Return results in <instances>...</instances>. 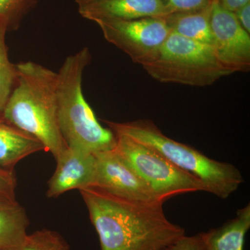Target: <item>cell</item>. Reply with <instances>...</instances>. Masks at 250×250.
Returning <instances> with one entry per match:
<instances>
[{
    "label": "cell",
    "instance_id": "1",
    "mask_svg": "<svg viewBox=\"0 0 250 250\" xmlns=\"http://www.w3.org/2000/svg\"><path fill=\"white\" fill-rule=\"evenodd\" d=\"M80 192L101 250H163L186 235L166 218L162 202L133 201L95 187Z\"/></svg>",
    "mask_w": 250,
    "mask_h": 250
},
{
    "label": "cell",
    "instance_id": "2",
    "mask_svg": "<svg viewBox=\"0 0 250 250\" xmlns=\"http://www.w3.org/2000/svg\"><path fill=\"white\" fill-rule=\"evenodd\" d=\"M16 66L17 82L2 116L39 140L56 159L67 148L59 125L57 72L31 61Z\"/></svg>",
    "mask_w": 250,
    "mask_h": 250
},
{
    "label": "cell",
    "instance_id": "3",
    "mask_svg": "<svg viewBox=\"0 0 250 250\" xmlns=\"http://www.w3.org/2000/svg\"><path fill=\"white\" fill-rule=\"evenodd\" d=\"M91 55L87 47L68 56L57 72L59 128L72 149L96 154L113 150L116 134L100 125L82 91V79Z\"/></svg>",
    "mask_w": 250,
    "mask_h": 250
},
{
    "label": "cell",
    "instance_id": "4",
    "mask_svg": "<svg viewBox=\"0 0 250 250\" xmlns=\"http://www.w3.org/2000/svg\"><path fill=\"white\" fill-rule=\"evenodd\" d=\"M104 122L115 134L125 135L152 148L181 170L195 176L205 185L206 192L219 198H228L244 182L236 166L213 160L195 148L167 137L152 121Z\"/></svg>",
    "mask_w": 250,
    "mask_h": 250
},
{
    "label": "cell",
    "instance_id": "5",
    "mask_svg": "<svg viewBox=\"0 0 250 250\" xmlns=\"http://www.w3.org/2000/svg\"><path fill=\"white\" fill-rule=\"evenodd\" d=\"M143 67L161 83L190 86H208L231 75L219 62L213 46L174 32H171L156 58Z\"/></svg>",
    "mask_w": 250,
    "mask_h": 250
},
{
    "label": "cell",
    "instance_id": "6",
    "mask_svg": "<svg viewBox=\"0 0 250 250\" xmlns=\"http://www.w3.org/2000/svg\"><path fill=\"white\" fill-rule=\"evenodd\" d=\"M115 134V152L149 186L160 201L164 203L171 197L188 192H206L200 179L181 170L152 148L125 135Z\"/></svg>",
    "mask_w": 250,
    "mask_h": 250
},
{
    "label": "cell",
    "instance_id": "7",
    "mask_svg": "<svg viewBox=\"0 0 250 250\" xmlns=\"http://www.w3.org/2000/svg\"><path fill=\"white\" fill-rule=\"evenodd\" d=\"M95 23L108 42L142 66L156 58L172 32L164 17L111 20Z\"/></svg>",
    "mask_w": 250,
    "mask_h": 250
},
{
    "label": "cell",
    "instance_id": "8",
    "mask_svg": "<svg viewBox=\"0 0 250 250\" xmlns=\"http://www.w3.org/2000/svg\"><path fill=\"white\" fill-rule=\"evenodd\" d=\"M213 46L217 58L231 72L250 70V34L247 32L235 16L213 0L210 12Z\"/></svg>",
    "mask_w": 250,
    "mask_h": 250
},
{
    "label": "cell",
    "instance_id": "9",
    "mask_svg": "<svg viewBox=\"0 0 250 250\" xmlns=\"http://www.w3.org/2000/svg\"><path fill=\"white\" fill-rule=\"evenodd\" d=\"M95 154L96 169L92 187L133 201L164 203L114 149Z\"/></svg>",
    "mask_w": 250,
    "mask_h": 250
},
{
    "label": "cell",
    "instance_id": "10",
    "mask_svg": "<svg viewBox=\"0 0 250 250\" xmlns=\"http://www.w3.org/2000/svg\"><path fill=\"white\" fill-rule=\"evenodd\" d=\"M56 161V170L48 182L47 197L57 198L69 190L93 187L96 169L95 154L67 147Z\"/></svg>",
    "mask_w": 250,
    "mask_h": 250
},
{
    "label": "cell",
    "instance_id": "11",
    "mask_svg": "<svg viewBox=\"0 0 250 250\" xmlns=\"http://www.w3.org/2000/svg\"><path fill=\"white\" fill-rule=\"evenodd\" d=\"M78 6L82 17L95 22L166 16L162 0H89Z\"/></svg>",
    "mask_w": 250,
    "mask_h": 250
},
{
    "label": "cell",
    "instance_id": "12",
    "mask_svg": "<svg viewBox=\"0 0 250 250\" xmlns=\"http://www.w3.org/2000/svg\"><path fill=\"white\" fill-rule=\"evenodd\" d=\"M41 151L45 148L39 140L0 115V168L14 170L20 161Z\"/></svg>",
    "mask_w": 250,
    "mask_h": 250
},
{
    "label": "cell",
    "instance_id": "13",
    "mask_svg": "<svg viewBox=\"0 0 250 250\" xmlns=\"http://www.w3.org/2000/svg\"><path fill=\"white\" fill-rule=\"evenodd\" d=\"M29 220L16 198L0 196V250H21Z\"/></svg>",
    "mask_w": 250,
    "mask_h": 250
},
{
    "label": "cell",
    "instance_id": "14",
    "mask_svg": "<svg viewBox=\"0 0 250 250\" xmlns=\"http://www.w3.org/2000/svg\"><path fill=\"white\" fill-rule=\"evenodd\" d=\"M250 228V205L238 210L236 217L220 228L202 232L207 250H244L245 238Z\"/></svg>",
    "mask_w": 250,
    "mask_h": 250
},
{
    "label": "cell",
    "instance_id": "15",
    "mask_svg": "<svg viewBox=\"0 0 250 250\" xmlns=\"http://www.w3.org/2000/svg\"><path fill=\"white\" fill-rule=\"evenodd\" d=\"M210 12L211 4L205 9L170 14L164 18L172 32L189 40L212 45Z\"/></svg>",
    "mask_w": 250,
    "mask_h": 250
},
{
    "label": "cell",
    "instance_id": "16",
    "mask_svg": "<svg viewBox=\"0 0 250 250\" xmlns=\"http://www.w3.org/2000/svg\"><path fill=\"white\" fill-rule=\"evenodd\" d=\"M6 34V31L0 29V115L14 89L18 77L16 65L10 62Z\"/></svg>",
    "mask_w": 250,
    "mask_h": 250
},
{
    "label": "cell",
    "instance_id": "17",
    "mask_svg": "<svg viewBox=\"0 0 250 250\" xmlns=\"http://www.w3.org/2000/svg\"><path fill=\"white\" fill-rule=\"evenodd\" d=\"M36 0H0V29H15L21 19L35 4Z\"/></svg>",
    "mask_w": 250,
    "mask_h": 250
},
{
    "label": "cell",
    "instance_id": "18",
    "mask_svg": "<svg viewBox=\"0 0 250 250\" xmlns=\"http://www.w3.org/2000/svg\"><path fill=\"white\" fill-rule=\"evenodd\" d=\"M21 250H70V248L62 235L43 229L28 234Z\"/></svg>",
    "mask_w": 250,
    "mask_h": 250
},
{
    "label": "cell",
    "instance_id": "19",
    "mask_svg": "<svg viewBox=\"0 0 250 250\" xmlns=\"http://www.w3.org/2000/svg\"><path fill=\"white\" fill-rule=\"evenodd\" d=\"M166 16L205 9L213 0H162ZM165 16V17H166Z\"/></svg>",
    "mask_w": 250,
    "mask_h": 250
},
{
    "label": "cell",
    "instance_id": "20",
    "mask_svg": "<svg viewBox=\"0 0 250 250\" xmlns=\"http://www.w3.org/2000/svg\"><path fill=\"white\" fill-rule=\"evenodd\" d=\"M164 250H207L202 233L187 236L184 235Z\"/></svg>",
    "mask_w": 250,
    "mask_h": 250
},
{
    "label": "cell",
    "instance_id": "21",
    "mask_svg": "<svg viewBox=\"0 0 250 250\" xmlns=\"http://www.w3.org/2000/svg\"><path fill=\"white\" fill-rule=\"evenodd\" d=\"M16 186L17 180L14 170L0 168V196L16 198Z\"/></svg>",
    "mask_w": 250,
    "mask_h": 250
},
{
    "label": "cell",
    "instance_id": "22",
    "mask_svg": "<svg viewBox=\"0 0 250 250\" xmlns=\"http://www.w3.org/2000/svg\"><path fill=\"white\" fill-rule=\"evenodd\" d=\"M241 27L250 34V2L233 12Z\"/></svg>",
    "mask_w": 250,
    "mask_h": 250
},
{
    "label": "cell",
    "instance_id": "23",
    "mask_svg": "<svg viewBox=\"0 0 250 250\" xmlns=\"http://www.w3.org/2000/svg\"><path fill=\"white\" fill-rule=\"evenodd\" d=\"M225 9L235 12L245 4L250 2V0H217Z\"/></svg>",
    "mask_w": 250,
    "mask_h": 250
},
{
    "label": "cell",
    "instance_id": "24",
    "mask_svg": "<svg viewBox=\"0 0 250 250\" xmlns=\"http://www.w3.org/2000/svg\"><path fill=\"white\" fill-rule=\"evenodd\" d=\"M89 1V0H75L77 4H82V3H84L85 1Z\"/></svg>",
    "mask_w": 250,
    "mask_h": 250
},
{
    "label": "cell",
    "instance_id": "25",
    "mask_svg": "<svg viewBox=\"0 0 250 250\" xmlns=\"http://www.w3.org/2000/svg\"></svg>",
    "mask_w": 250,
    "mask_h": 250
}]
</instances>
